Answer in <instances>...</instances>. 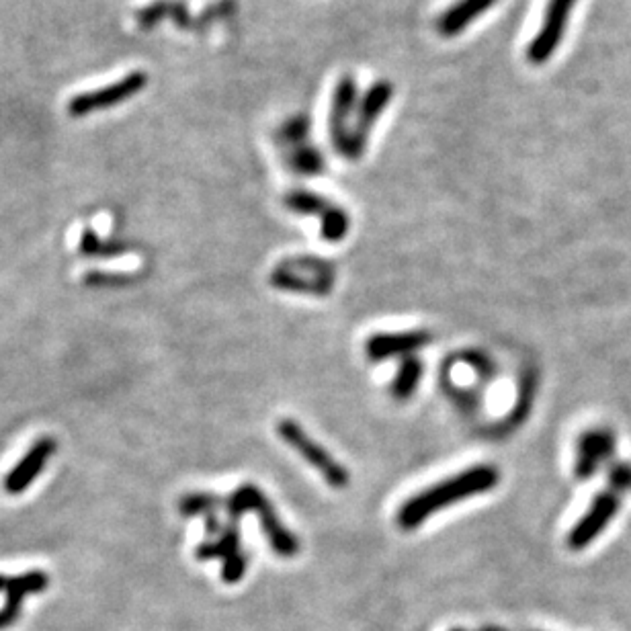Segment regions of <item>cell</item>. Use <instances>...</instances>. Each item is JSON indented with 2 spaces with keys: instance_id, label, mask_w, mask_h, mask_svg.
<instances>
[{
  "instance_id": "obj_1",
  "label": "cell",
  "mask_w": 631,
  "mask_h": 631,
  "mask_svg": "<svg viewBox=\"0 0 631 631\" xmlns=\"http://www.w3.org/2000/svg\"><path fill=\"white\" fill-rule=\"evenodd\" d=\"M498 484V470L488 464L457 472L433 486L412 494L396 513V525L402 531H414L443 509L470 500L472 496L490 492Z\"/></svg>"
},
{
  "instance_id": "obj_2",
  "label": "cell",
  "mask_w": 631,
  "mask_h": 631,
  "mask_svg": "<svg viewBox=\"0 0 631 631\" xmlns=\"http://www.w3.org/2000/svg\"><path fill=\"white\" fill-rule=\"evenodd\" d=\"M226 509L232 521H238L246 513H257L261 529L271 543V550L281 558H293L300 552V541L279 519L271 500L255 484H244L226 500Z\"/></svg>"
},
{
  "instance_id": "obj_3",
  "label": "cell",
  "mask_w": 631,
  "mask_h": 631,
  "mask_svg": "<svg viewBox=\"0 0 631 631\" xmlns=\"http://www.w3.org/2000/svg\"><path fill=\"white\" fill-rule=\"evenodd\" d=\"M277 435L283 443H287L296 451L312 470H316L330 488L343 490L349 486L351 474L347 472V468L334 455H330L324 445L312 439L308 431L300 423H296V420L281 418L277 423Z\"/></svg>"
},
{
  "instance_id": "obj_4",
  "label": "cell",
  "mask_w": 631,
  "mask_h": 631,
  "mask_svg": "<svg viewBox=\"0 0 631 631\" xmlns=\"http://www.w3.org/2000/svg\"><path fill=\"white\" fill-rule=\"evenodd\" d=\"M148 84V76L142 70H134L125 78L107 84L103 89L91 91V93H80L70 99L68 103V115L72 117H84L91 115L101 109H111L123 101H130L138 93H142Z\"/></svg>"
},
{
  "instance_id": "obj_5",
  "label": "cell",
  "mask_w": 631,
  "mask_h": 631,
  "mask_svg": "<svg viewBox=\"0 0 631 631\" xmlns=\"http://www.w3.org/2000/svg\"><path fill=\"white\" fill-rule=\"evenodd\" d=\"M285 207L302 216H320V232L326 242H341L351 230V220L341 207L310 191H293L285 197Z\"/></svg>"
},
{
  "instance_id": "obj_6",
  "label": "cell",
  "mask_w": 631,
  "mask_h": 631,
  "mask_svg": "<svg viewBox=\"0 0 631 631\" xmlns=\"http://www.w3.org/2000/svg\"><path fill=\"white\" fill-rule=\"evenodd\" d=\"M392 95H394V89L390 82L380 80L371 84V89L365 93L363 101L357 105V111H355V128L351 130L349 148L345 154L347 160H359L365 154L373 125L386 111L388 103L392 101Z\"/></svg>"
},
{
  "instance_id": "obj_7",
  "label": "cell",
  "mask_w": 631,
  "mask_h": 631,
  "mask_svg": "<svg viewBox=\"0 0 631 631\" xmlns=\"http://www.w3.org/2000/svg\"><path fill=\"white\" fill-rule=\"evenodd\" d=\"M576 0H550L548 11L543 15V23L527 48V60L531 64H545L558 50L564 39L568 19L572 15Z\"/></svg>"
},
{
  "instance_id": "obj_8",
  "label": "cell",
  "mask_w": 631,
  "mask_h": 631,
  "mask_svg": "<svg viewBox=\"0 0 631 631\" xmlns=\"http://www.w3.org/2000/svg\"><path fill=\"white\" fill-rule=\"evenodd\" d=\"M218 537L214 541L201 543L195 556L197 560H222V578L226 584H236L246 574V556L242 552L240 533L236 521H232L224 531H214Z\"/></svg>"
},
{
  "instance_id": "obj_9",
  "label": "cell",
  "mask_w": 631,
  "mask_h": 631,
  "mask_svg": "<svg viewBox=\"0 0 631 631\" xmlns=\"http://www.w3.org/2000/svg\"><path fill=\"white\" fill-rule=\"evenodd\" d=\"M357 111V82L353 76H343L336 84L334 95H332V105H330V115H328V134H330V144L334 150L339 152L343 158L347 154L349 146V117Z\"/></svg>"
},
{
  "instance_id": "obj_10",
  "label": "cell",
  "mask_w": 631,
  "mask_h": 631,
  "mask_svg": "<svg viewBox=\"0 0 631 631\" xmlns=\"http://www.w3.org/2000/svg\"><path fill=\"white\" fill-rule=\"evenodd\" d=\"M56 449L58 441L52 437H41L39 441H35L31 449L25 453V457L7 474L3 482L5 492L11 496L23 494L33 484V480L44 472L48 459L56 453Z\"/></svg>"
},
{
  "instance_id": "obj_11",
  "label": "cell",
  "mask_w": 631,
  "mask_h": 631,
  "mask_svg": "<svg viewBox=\"0 0 631 631\" xmlns=\"http://www.w3.org/2000/svg\"><path fill=\"white\" fill-rule=\"evenodd\" d=\"M433 336L427 330H406V332H377L365 343V353L371 361H386L398 355H410L427 347Z\"/></svg>"
},
{
  "instance_id": "obj_12",
  "label": "cell",
  "mask_w": 631,
  "mask_h": 631,
  "mask_svg": "<svg viewBox=\"0 0 631 631\" xmlns=\"http://www.w3.org/2000/svg\"><path fill=\"white\" fill-rule=\"evenodd\" d=\"M619 502L613 494H601L597 500L591 504V509L586 511V515L580 519V523L574 525L570 531L568 543L572 550H582L584 545L591 543L595 537L601 535V531L607 527V523L613 519L617 513Z\"/></svg>"
},
{
  "instance_id": "obj_13",
  "label": "cell",
  "mask_w": 631,
  "mask_h": 631,
  "mask_svg": "<svg viewBox=\"0 0 631 631\" xmlns=\"http://www.w3.org/2000/svg\"><path fill=\"white\" fill-rule=\"evenodd\" d=\"M496 0H457L437 21V29L443 37H455L466 31L478 17L488 13Z\"/></svg>"
},
{
  "instance_id": "obj_14",
  "label": "cell",
  "mask_w": 631,
  "mask_h": 631,
  "mask_svg": "<svg viewBox=\"0 0 631 631\" xmlns=\"http://www.w3.org/2000/svg\"><path fill=\"white\" fill-rule=\"evenodd\" d=\"M50 586V576L41 570H31L21 576H5L0 574V593L13 595L17 599H25L27 595L44 593Z\"/></svg>"
},
{
  "instance_id": "obj_15",
  "label": "cell",
  "mask_w": 631,
  "mask_h": 631,
  "mask_svg": "<svg viewBox=\"0 0 631 631\" xmlns=\"http://www.w3.org/2000/svg\"><path fill=\"white\" fill-rule=\"evenodd\" d=\"M420 377H423V361L416 357L406 359L402 367L396 371V377L392 382V394L400 400H408L416 392Z\"/></svg>"
},
{
  "instance_id": "obj_16",
  "label": "cell",
  "mask_w": 631,
  "mask_h": 631,
  "mask_svg": "<svg viewBox=\"0 0 631 631\" xmlns=\"http://www.w3.org/2000/svg\"><path fill=\"white\" fill-rule=\"evenodd\" d=\"M78 250L82 257H97V259H109V257H117L123 255V246L121 244H109L103 242L91 228H84L82 236H80V244Z\"/></svg>"
},
{
  "instance_id": "obj_17",
  "label": "cell",
  "mask_w": 631,
  "mask_h": 631,
  "mask_svg": "<svg viewBox=\"0 0 631 631\" xmlns=\"http://www.w3.org/2000/svg\"><path fill=\"white\" fill-rule=\"evenodd\" d=\"M289 166L293 168V173L314 177L324 171V158L318 150L310 146H302L293 150V154L289 156Z\"/></svg>"
},
{
  "instance_id": "obj_18",
  "label": "cell",
  "mask_w": 631,
  "mask_h": 631,
  "mask_svg": "<svg viewBox=\"0 0 631 631\" xmlns=\"http://www.w3.org/2000/svg\"><path fill=\"white\" fill-rule=\"evenodd\" d=\"M216 504L218 500L212 494H189L181 498L179 511L183 517H212Z\"/></svg>"
},
{
  "instance_id": "obj_19",
  "label": "cell",
  "mask_w": 631,
  "mask_h": 631,
  "mask_svg": "<svg viewBox=\"0 0 631 631\" xmlns=\"http://www.w3.org/2000/svg\"><path fill=\"white\" fill-rule=\"evenodd\" d=\"M451 631H464V629H459V627H455V629H451Z\"/></svg>"
}]
</instances>
